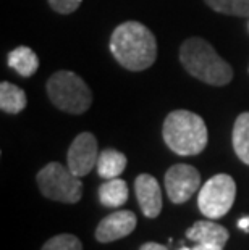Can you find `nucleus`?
<instances>
[{"label": "nucleus", "mask_w": 249, "mask_h": 250, "mask_svg": "<svg viewBox=\"0 0 249 250\" xmlns=\"http://www.w3.org/2000/svg\"><path fill=\"white\" fill-rule=\"evenodd\" d=\"M99 147L97 139L92 132H81L75 137L68 148V168L78 178H84L97 167Z\"/></svg>", "instance_id": "8"}, {"label": "nucleus", "mask_w": 249, "mask_h": 250, "mask_svg": "<svg viewBox=\"0 0 249 250\" xmlns=\"http://www.w3.org/2000/svg\"><path fill=\"white\" fill-rule=\"evenodd\" d=\"M126 168V157L115 148H105L99 153L97 158V174L102 179L118 178Z\"/></svg>", "instance_id": "14"}, {"label": "nucleus", "mask_w": 249, "mask_h": 250, "mask_svg": "<svg viewBox=\"0 0 249 250\" xmlns=\"http://www.w3.org/2000/svg\"><path fill=\"white\" fill-rule=\"evenodd\" d=\"M139 250H170V249L167 246H162V244H157V242H146L139 247Z\"/></svg>", "instance_id": "20"}, {"label": "nucleus", "mask_w": 249, "mask_h": 250, "mask_svg": "<svg viewBox=\"0 0 249 250\" xmlns=\"http://www.w3.org/2000/svg\"><path fill=\"white\" fill-rule=\"evenodd\" d=\"M231 141L238 158L249 167V111L238 115L233 126Z\"/></svg>", "instance_id": "16"}, {"label": "nucleus", "mask_w": 249, "mask_h": 250, "mask_svg": "<svg viewBox=\"0 0 249 250\" xmlns=\"http://www.w3.org/2000/svg\"><path fill=\"white\" fill-rule=\"evenodd\" d=\"M110 52L126 70L142 71L156 62L157 41L152 31L139 21H126L112 33Z\"/></svg>", "instance_id": "1"}, {"label": "nucleus", "mask_w": 249, "mask_h": 250, "mask_svg": "<svg viewBox=\"0 0 249 250\" xmlns=\"http://www.w3.org/2000/svg\"><path fill=\"white\" fill-rule=\"evenodd\" d=\"M41 250H83V244L75 234L63 232L50 237Z\"/></svg>", "instance_id": "18"}, {"label": "nucleus", "mask_w": 249, "mask_h": 250, "mask_svg": "<svg viewBox=\"0 0 249 250\" xmlns=\"http://www.w3.org/2000/svg\"><path fill=\"white\" fill-rule=\"evenodd\" d=\"M238 228H240V229H243L245 232H249V216L240 218V221H238Z\"/></svg>", "instance_id": "21"}, {"label": "nucleus", "mask_w": 249, "mask_h": 250, "mask_svg": "<svg viewBox=\"0 0 249 250\" xmlns=\"http://www.w3.org/2000/svg\"><path fill=\"white\" fill-rule=\"evenodd\" d=\"M38 186L45 199L62 202V204H76L81 200L83 183L68 167L52 162L45 165L38 173Z\"/></svg>", "instance_id": "5"}, {"label": "nucleus", "mask_w": 249, "mask_h": 250, "mask_svg": "<svg viewBox=\"0 0 249 250\" xmlns=\"http://www.w3.org/2000/svg\"><path fill=\"white\" fill-rule=\"evenodd\" d=\"M162 136L167 147L181 157L198 155L207 146V127L199 115L188 110H175L163 121Z\"/></svg>", "instance_id": "3"}, {"label": "nucleus", "mask_w": 249, "mask_h": 250, "mask_svg": "<svg viewBox=\"0 0 249 250\" xmlns=\"http://www.w3.org/2000/svg\"><path fill=\"white\" fill-rule=\"evenodd\" d=\"M191 250H224V247H217V246H204V244H196Z\"/></svg>", "instance_id": "22"}, {"label": "nucleus", "mask_w": 249, "mask_h": 250, "mask_svg": "<svg viewBox=\"0 0 249 250\" xmlns=\"http://www.w3.org/2000/svg\"><path fill=\"white\" fill-rule=\"evenodd\" d=\"M26 104H28V99H26L23 89H20L8 81H3L0 84V108H2V111L17 115L24 110Z\"/></svg>", "instance_id": "15"}, {"label": "nucleus", "mask_w": 249, "mask_h": 250, "mask_svg": "<svg viewBox=\"0 0 249 250\" xmlns=\"http://www.w3.org/2000/svg\"><path fill=\"white\" fill-rule=\"evenodd\" d=\"M201 188V174L191 165L177 163L165 173V190L173 204L188 202Z\"/></svg>", "instance_id": "7"}, {"label": "nucleus", "mask_w": 249, "mask_h": 250, "mask_svg": "<svg viewBox=\"0 0 249 250\" xmlns=\"http://www.w3.org/2000/svg\"><path fill=\"white\" fill-rule=\"evenodd\" d=\"M214 12L230 15V17H249V0H205Z\"/></svg>", "instance_id": "17"}, {"label": "nucleus", "mask_w": 249, "mask_h": 250, "mask_svg": "<svg viewBox=\"0 0 249 250\" xmlns=\"http://www.w3.org/2000/svg\"><path fill=\"white\" fill-rule=\"evenodd\" d=\"M8 66L17 71L20 76L29 78L38 71L39 58L34 54L33 49L20 45L8 54Z\"/></svg>", "instance_id": "13"}, {"label": "nucleus", "mask_w": 249, "mask_h": 250, "mask_svg": "<svg viewBox=\"0 0 249 250\" xmlns=\"http://www.w3.org/2000/svg\"><path fill=\"white\" fill-rule=\"evenodd\" d=\"M236 197V183L230 174L220 173L212 176L201 188L198 207L205 218L219 220L231 210Z\"/></svg>", "instance_id": "6"}, {"label": "nucleus", "mask_w": 249, "mask_h": 250, "mask_svg": "<svg viewBox=\"0 0 249 250\" xmlns=\"http://www.w3.org/2000/svg\"><path fill=\"white\" fill-rule=\"evenodd\" d=\"M180 62L191 76L210 86H225L233 79V70L207 41L189 37L180 49Z\"/></svg>", "instance_id": "2"}, {"label": "nucleus", "mask_w": 249, "mask_h": 250, "mask_svg": "<svg viewBox=\"0 0 249 250\" xmlns=\"http://www.w3.org/2000/svg\"><path fill=\"white\" fill-rule=\"evenodd\" d=\"M135 192L142 215L146 218H157L162 211V190L157 179L147 173L139 174L135 179Z\"/></svg>", "instance_id": "10"}, {"label": "nucleus", "mask_w": 249, "mask_h": 250, "mask_svg": "<svg viewBox=\"0 0 249 250\" xmlns=\"http://www.w3.org/2000/svg\"><path fill=\"white\" fill-rule=\"evenodd\" d=\"M136 215L130 210H116L102 218L96 228V239L100 244L115 242L130 236L136 229Z\"/></svg>", "instance_id": "9"}, {"label": "nucleus", "mask_w": 249, "mask_h": 250, "mask_svg": "<svg viewBox=\"0 0 249 250\" xmlns=\"http://www.w3.org/2000/svg\"><path fill=\"white\" fill-rule=\"evenodd\" d=\"M83 0H49V5L52 10L62 15H70L73 12H76L78 7L81 5Z\"/></svg>", "instance_id": "19"}, {"label": "nucleus", "mask_w": 249, "mask_h": 250, "mask_svg": "<svg viewBox=\"0 0 249 250\" xmlns=\"http://www.w3.org/2000/svg\"><path fill=\"white\" fill-rule=\"evenodd\" d=\"M186 237L196 244L225 247V244L228 242V239H230V232L226 228H224L215 221H210V218H209V220L196 221L186 231Z\"/></svg>", "instance_id": "11"}, {"label": "nucleus", "mask_w": 249, "mask_h": 250, "mask_svg": "<svg viewBox=\"0 0 249 250\" xmlns=\"http://www.w3.org/2000/svg\"><path fill=\"white\" fill-rule=\"evenodd\" d=\"M99 202L107 208H118L128 200V186L123 179H105L99 188Z\"/></svg>", "instance_id": "12"}, {"label": "nucleus", "mask_w": 249, "mask_h": 250, "mask_svg": "<svg viewBox=\"0 0 249 250\" xmlns=\"http://www.w3.org/2000/svg\"><path fill=\"white\" fill-rule=\"evenodd\" d=\"M178 250H191V249H189V247H184V246H183L181 249H178Z\"/></svg>", "instance_id": "23"}, {"label": "nucleus", "mask_w": 249, "mask_h": 250, "mask_svg": "<svg viewBox=\"0 0 249 250\" xmlns=\"http://www.w3.org/2000/svg\"><path fill=\"white\" fill-rule=\"evenodd\" d=\"M47 95L58 110L70 115H81L92 104V92L78 74L57 71L47 81Z\"/></svg>", "instance_id": "4"}]
</instances>
